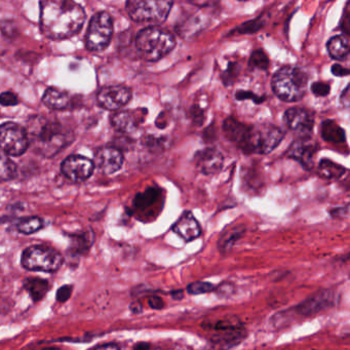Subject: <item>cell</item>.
<instances>
[{"mask_svg": "<svg viewBox=\"0 0 350 350\" xmlns=\"http://www.w3.org/2000/svg\"><path fill=\"white\" fill-rule=\"evenodd\" d=\"M85 21V10L75 0H42L40 3V28L51 40H66L75 36Z\"/></svg>", "mask_w": 350, "mask_h": 350, "instance_id": "cell-1", "label": "cell"}, {"mask_svg": "<svg viewBox=\"0 0 350 350\" xmlns=\"http://www.w3.org/2000/svg\"><path fill=\"white\" fill-rule=\"evenodd\" d=\"M29 145L44 157H52L72 140V135L60 122L44 116H34L28 120Z\"/></svg>", "mask_w": 350, "mask_h": 350, "instance_id": "cell-2", "label": "cell"}, {"mask_svg": "<svg viewBox=\"0 0 350 350\" xmlns=\"http://www.w3.org/2000/svg\"><path fill=\"white\" fill-rule=\"evenodd\" d=\"M137 50L149 62L161 60L176 46V40L170 32L159 27L141 30L136 38Z\"/></svg>", "mask_w": 350, "mask_h": 350, "instance_id": "cell-3", "label": "cell"}, {"mask_svg": "<svg viewBox=\"0 0 350 350\" xmlns=\"http://www.w3.org/2000/svg\"><path fill=\"white\" fill-rule=\"evenodd\" d=\"M308 77L297 67H284L274 75L272 90L284 102H296L304 97Z\"/></svg>", "mask_w": 350, "mask_h": 350, "instance_id": "cell-4", "label": "cell"}, {"mask_svg": "<svg viewBox=\"0 0 350 350\" xmlns=\"http://www.w3.org/2000/svg\"><path fill=\"white\" fill-rule=\"evenodd\" d=\"M129 15L139 23L161 24L167 20L173 1L172 0H126Z\"/></svg>", "mask_w": 350, "mask_h": 350, "instance_id": "cell-5", "label": "cell"}, {"mask_svg": "<svg viewBox=\"0 0 350 350\" xmlns=\"http://www.w3.org/2000/svg\"><path fill=\"white\" fill-rule=\"evenodd\" d=\"M63 261V256L48 245H31L22 254V265L31 271L55 272Z\"/></svg>", "mask_w": 350, "mask_h": 350, "instance_id": "cell-6", "label": "cell"}, {"mask_svg": "<svg viewBox=\"0 0 350 350\" xmlns=\"http://www.w3.org/2000/svg\"><path fill=\"white\" fill-rule=\"evenodd\" d=\"M284 137V132L273 124L250 126L249 137L243 151L268 154L280 145Z\"/></svg>", "mask_w": 350, "mask_h": 350, "instance_id": "cell-7", "label": "cell"}, {"mask_svg": "<svg viewBox=\"0 0 350 350\" xmlns=\"http://www.w3.org/2000/svg\"><path fill=\"white\" fill-rule=\"evenodd\" d=\"M113 34V21L107 12H100L92 18L85 36V44L91 52H102L109 46Z\"/></svg>", "mask_w": 350, "mask_h": 350, "instance_id": "cell-8", "label": "cell"}, {"mask_svg": "<svg viewBox=\"0 0 350 350\" xmlns=\"http://www.w3.org/2000/svg\"><path fill=\"white\" fill-rule=\"evenodd\" d=\"M29 147L27 131L15 122L0 124V149L11 157H20Z\"/></svg>", "mask_w": 350, "mask_h": 350, "instance_id": "cell-9", "label": "cell"}, {"mask_svg": "<svg viewBox=\"0 0 350 350\" xmlns=\"http://www.w3.org/2000/svg\"><path fill=\"white\" fill-rule=\"evenodd\" d=\"M63 175L73 182H83L91 177L95 170L93 161L81 155H70L61 165Z\"/></svg>", "mask_w": 350, "mask_h": 350, "instance_id": "cell-10", "label": "cell"}, {"mask_svg": "<svg viewBox=\"0 0 350 350\" xmlns=\"http://www.w3.org/2000/svg\"><path fill=\"white\" fill-rule=\"evenodd\" d=\"M132 99V91L124 85H109L98 93V102L104 109L118 110Z\"/></svg>", "mask_w": 350, "mask_h": 350, "instance_id": "cell-11", "label": "cell"}, {"mask_svg": "<svg viewBox=\"0 0 350 350\" xmlns=\"http://www.w3.org/2000/svg\"><path fill=\"white\" fill-rule=\"evenodd\" d=\"M95 165L106 175L116 173L124 165V155L120 149L112 146L100 148L95 155Z\"/></svg>", "mask_w": 350, "mask_h": 350, "instance_id": "cell-12", "label": "cell"}, {"mask_svg": "<svg viewBox=\"0 0 350 350\" xmlns=\"http://www.w3.org/2000/svg\"><path fill=\"white\" fill-rule=\"evenodd\" d=\"M317 148V144L310 139H300L291 145L288 155L291 159L300 163L305 169L311 170Z\"/></svg>", "mask_w": 350, "mask_h": 350, "instance_id": "cell-13", "label": "cell"}, {"mask_svg": "<svg viewBox=\"0 0 350 350\" xmlns=\"http://www.w3.org/2000/svg\"><path fill=\"white\" fill-rule=\"evenodd\" d=\"M196 167L204 175H214L222 169L224 159L221 152L214 148L204 149L196 155Z\"/></svg>", "mask_w": 350, "mask_h": 350, "instance_id": "cell-14", "label": "cell"}, {"mask_svg": "<svg viewBox=\"0 0 350 350\" xmlns=\"http://www.w3.org/2000/svg\"><path fill=\"white\" fill-rule=\"evenodd\" d=\"M284 122L290 130L297 133H309L313 128V116L308 110L294 107L286 110Z\"/></svg>", "mask_w": 350, "mask_h": 350, "instance_id": "cell-15", "label": "cell"}, {"mask_svg": "<svg viewBox=\"0 0 350 350\" xmlns=\"http://www.w3.org/2000/svg\"><path fill=\"white\" fill-rule=\"evenodd\" d=\"M173 230L187 241H193L202 234L200 223L190 212H185L180 217L173 226Z\"/></svg>", "mask_w": 350, "mask_h": 350, "instance_id": "cell-16", "label": "cell"}, {"mask_svg": "<svg viewBox=\"0 0 350 350\" xmlns=\"http://www.w3.org/2000/svg\"><path fill=\"white\" fill-rule=\"evenodd\" d=\"M225 136L241 149L245 148L249 137L250 126L237 122L234 118H227L223 124Z\"/></svg>", "mask_w": 350, "mask_h": 350, "instance_id": "cell-17", "label": "cell"}, {"mask_svg": "<svg viewBox=\"0 0 350 350\" xmlns=\"http://www.w3.org/2000/svg\"><path fill=\"white\" fill-rule=\"evenodd\" d=\"M332 293L327 291L319 292L299 305L298 311L303 315H311L329 306L332 303Z\"/></svg>", "mask_w": 350, "mask_h": 350, "instance_id": "cell-18", "label": "cell"}, {"mask_svg": "<svg viewBox=\"0 0 350 350\" xmlns=\"http://www.w3.org/2000/svg\"><path fill=\"white\" fill-rule=\"evenodd\" d=\"M137 111H120L114 114L111 118L113 128L118 132L132 133L138 128L142 118Z\"/></svg>", "mask_w": 350, "mask_h": 350, "instance_id": "cell-19", "label": "cell"}, {"mask_svg": "<svg viewBox=\"0 0 350 350\" xmlns=\"http://www.w3.org/2000/svg\"><path fill=\"white\" fill-rule=\"evenodd\" d=\"M44 105L51 109L64 110L70 105L71 99L68 94L57 89H48L42 97Z\"/></svg>", "mask_w": 350, "mask_h": 350, "instance_id": "cell-20", "label": "cell"}, {"mask_svg": "<svg viewBox=\"0 0 350 350\" xmlns=\"http://www.w3.org/2000/svg\"><path fill=\"white\" fill-rule=\"evenodd\" d=\"M327 48L332 58L335 60H343L349 53V42L345 36H338L329 40Z\"/></svg>", "mask_w": 350, "mask_h": 350, "instance_id": "cell-21", "label": "cell"}, {"mask_svg": "<svg viewBox=\"0 0 350 350\" xmlns=\"http://www.w3.org/2000/svg\"><path fill=\"white\" fill-rule=\"evenodd\" d=\"M346 169L329 159H321L319 165V175L325 179H339L345 175Z\"/></svg>", "mask_w": 350, "mask_h": 350, "instance_id": "cell-22", "label": "cell"}, {"mask_svg": "<svg viewBox=\"0 0 350 350\" xmlns=\"http://www.w3.org/2000/svg\"><path fill=\"white\" fill-rule=\"evenodd\" d=\"M321 136L327 142L342 143L345 141V133L333 120H327L321 126Z\"/></svg>", "mask_w": 350, "mask_h": 350, "instance_id": "cell-23", "label": "cell"}, {"mask_svg": "<svg viewBox=\"0 0 350 350\" xmlns=\"http://www.w3.org/2000/svg\"><path fill=\"white\" fill-rule=\"evenodd\" d=\"M25 288L29 292L33 301H40L50 290V284L42 278H29L26 280Z\"/></svg>", "mask_w": 350, "mask_h": 350, "instance_id": "cell-24", "label": "cell"}, {"mask_svg": "<svg viewBox=\"0 0 350 350\" xmlns=\"http://www.w3.org/2000/svg\"><path fill=\"white\" fill-rule=\"evenodd\" d=\"M44 227V220L40 217H27L18 222L17 229L23 234H32Z\"/></svg>", "mask_w": 350, "mask_h": 350, "instance_id": "cell-25", "label": "cell"}, {"mask_svg": "<svg viewBox=\"0 0 350 350\" xmlns=\"http://www.w3.org/2000/svg\"><path fill=\"white\" fill-rule=\"evenodd\" d=\"M243 231H245V229L243 227H235V228L228 229L221 237L220 241H218V247L222 251H228L241 239Z\"/></svg>", "mask_w": 350, "mask_h": 350, "instance_id": "cell-26", "label": "cell"}, {"mask_svg": "<svg viewBox=\"0 0 350 350\" xmlns=\"http://www.w3.org/2000/svg\"><path fill=\"white\" fill-rule=\"evenodd\" d=\"M159 198V190L157 188H148L146 191L143 193H139L138 196L135 198L134 204L137 208L140 210H144V208H148V206H152L154 202Z\"/></svg>", "mask_w": 350, "mask_h": 350, "instance_id": "cell-27", "label": "cell"}, {"mask_svg": "<svg viewBox=\"0 0 350 350\" xmlns=\"http://www.w3.org/2000/svg\"><path fill=\"white\" fill-rule=\"evenodd\" d=\"M16 173H17V167L15 163L5 153L0 152V182L13 179Z\"/></svg>", "mask_w": 350, "mask_h": 350, "instance_id": "cell-28", "label": "cell"}, {"mask_svg": "<svg viewBox=\"0 0 350 350\" xmlns=\"http://www.w3.org/2000/svg\"><path fill=\"white\" fill-rule=\"evenodd\" d=\"M213 290H215L214 284L210 282H196L187 286V292L190 295L206 294Z\"/></svg>", "mask_w": 350, "mask_h": 350, "instance_id": "cell-29", "label": "cell"}, {"mask_svg": "<svg viewBox=\"0 0 350 350\" xmlns=\"http://www.w3.org/2000/svg\"><path fill=\"white\" fill-rule=\"evenodd\" d=\"M250 65L257 68L266 69L268 66V60L262 51H256L252 55Z\"/></svg>", "mask_w": 350, "mask_h": 350, "instance_id": "cell-30", "label": "cell"}, {"mask_svg": "<svg viewBox=\"0 0 350 350\" xmlns=\"http://www.w3.org/2000/svg\"><path fill=\"white\" fill-rule=\"evenodd\" d=\"M311 91H312L315 96L325 97V96L329 95V85H327V83H315L311 87Z\"/></svg>", "mask_w": 350, "mask_h": 350, "instance_id": "cell-31", "label": "cell"}, {"mask_svg": "<svg viewBox=\"0 0 350 350\" xmlns=\"http://www.w3.org/2000/svg\"><path fill=\"white\" fill-rule=\"evenodd\" d=\"M0 104L3 106H15L18 104V98L15 94L11 92H5V93L0 95Z\"/></svg>", "mask_w": 350, "mask_h": 350, "instance_id": "cell-32", "label": "cell"}, {"mask_svg": "<svg viewBox=\"0 0 350 350\" xmlns=\"http://www.w3.org/2000/svg\"><path fill=\"white\" fill-rule=\"evenodd\" d=\"M72 286H63L62 288H59L57 293V300L58 302H66L72 294Z\"/></svg>", "mask_w": 350, "mask_h": 350, "instance_id": "cell-33", "label": "cell"}, {"mask_svg": "<svg viewBox=\"0 0 350 350\" xmlns=\"http://www.w3.org/2000/svg\"><path fill=\"white\" fill-rule=\"evenodd\" d=\"M149 306L152 309H157V310H159V309H163L165 307V301L159 296H153L149 298Z\"/></svg>", "mask_w": 350, "mask_h": 350, "instance_id": "cell-34", "label": "cell"}, {"mask_svg": "<svg viewBox=\"0 0 350 350\" xmlns=\"http://www.w3.org/2000/svg\"><path fill=\"white\" fill-rule=\"evenodd\" d=\"M332 72H333V75H335L336 77H346V75H349V70L344 68V67L340 66V65H334V66L332 67Z\"/></svg>", "mask_w": 350, "mask_h": 350, "instance_id": "cell-35", "label": "cell"}, {"mask_svg": "<svg viewBox=\"0 0 350 350\" xmlns=\"http://www.w3.org/2000/svg\"><path fill=\"white\" fill-rule=\"evenodd\" d=\"M131 309H132L133 312L134 313H140L142 311V305L140 303H133L132 306H131Z\"/></svg>", "mask_w": 350, "mask_h": 350, "instance_id": "cell-36", "label": "cell"}, {"mask_svg": "<svg viewBox=\"0 0 350 350\" xmlns=\"http://www.w3.org/2000/svg\"><path fill=\"white\" fill-rule=\"evenodd\" d=\"M96 348H99V349H105V348H113V349H118L120 346L116 345V344H106V345L97 346Z\"/></svg>", "mask_w": 350, "mask_h": 350, "instance_id": "cell-37", "label": "cell"}, {"mask_svg": "<svg viewBox=\"0 0 350 350\" xmlns=\"http://www.w3.org/2000/svg\"><path fill=\"white\" fill-rule=\"evenodd\" d=\"M150 346L148 345V344H139V345L135 346V348H137V349H140V348H143V349H145V348H149Z\"/></svg>", "mask_w": 350, "mask_h": 350, "instance_id": "cell-38", "label": "cell"}, {"mask_svg": "<svg viewBox=\"0 0 350 350\" xmlns=\"http://www.w3.org/2000/svg\"><path fill=\"white\" fill-rule=\"evenodd\" d=\"M239 1H245V0H239Z\"/></svg>", "mask_w": 350, "mask_h": 350, "instance_id": "cell-39", "label": "cell"}]
</instances>
